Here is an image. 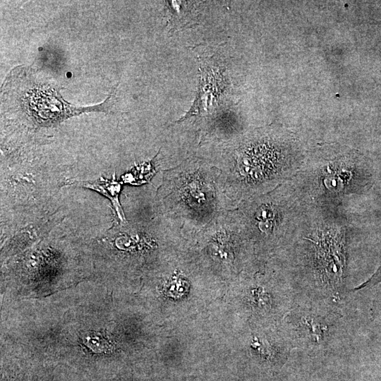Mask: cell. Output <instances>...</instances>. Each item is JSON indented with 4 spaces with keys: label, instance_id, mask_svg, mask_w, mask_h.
<instances>
[{
    "label": "cell",
    "instance_id": "cell-1",
    "mask_svg": "<svg viewBox=\"0 0 381 381\" xmlns=\"http://www.w3.org/2000/svg\"><path fill=\"white\" fill-rule=\"evenodd\" d=\"M200 71L198 95L189 111L181 120L192 116H205L212 112L224 92L226 79L219 66L207 61H202Z\"/></svg>",
    "mask_w": 381,
    "mask_h": 381
},
{
    "label": "cell",
    "instance_id": "cell-2",
    "mask_svg": "<svg viewBox=\"0 0 381 381\" xmlns=\"http://www.w3.org/2000/svg\"><path fill=\"white\" fill-rule=\"evenodd\" d=\"M317 258L320 272L329 283L339 284L344 266L342 235L332 231L323 234L317 244Z\"/></svg>",
    "mask_w": 381,
    "mask_h": 381
},
{
    "label": "cell",
    "instance_id": "cell-3",
    "mask_svg": "<svg viewBox=\"0 0 381 381\" xmlns=\"http://www.w3.org/2000/svg\"><path fill=\"white\" fill-rule=\"evenodd\" d=\"M67 184L90 188L107 197L111 202L120 221L121 222H126L119 199L121 190V183L116 179L114 174L112 179H110L101 177L95 181H70Z\"/></svg>",
    "mask_w": 381,
    "mask_h": 381
},
{
    "label": "cell",
    "instance_id": "cell-4",
    "mask_svg": "<svg viewBox=\"0 0 381 381\" xmlns=\"http://www.w3.org/2000/svg\"><path fill=\"white\" fill-rule=\"evenodd\" d=\"M305 321L309 333L315 337V339H319L323 332L322 325L313 319H307Z\"/></svg>",
    "mask_w": 381,
    "mask_h": 381
},
{
    "label": "cell",
    "instance_id": "cell-5",
    "mask_svg": "<svg viewBox=\"0 0 381 381\" xmlns=\"http://www.w3.org/2000/svg\"><path fill=\"white\" fill-rule=\"evenodd\" d=\"M381 282V263L377 268V270L374 272V274L364 283L361 284L357 288L354 289V290L365 288V287H370L373 285H375L378 283Z\"/></svg>",
    "mask_w": 381,
    "mask_h": 381
}]
</instances>
